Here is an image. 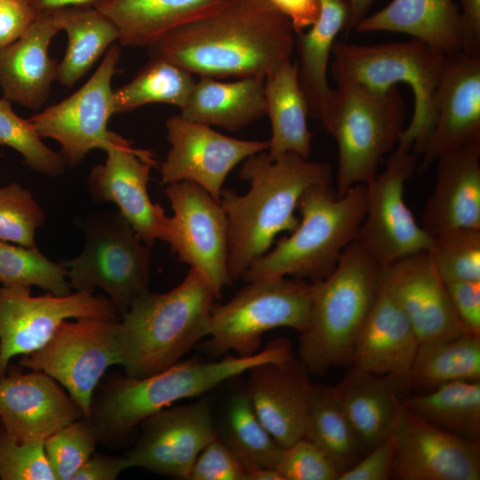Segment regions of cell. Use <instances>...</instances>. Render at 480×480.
I'll use <instances>...</instances> for the list:
<instances>
[{"label":"cell","mask_w":480,"mask_h":480,"mask_svg":"<svg viewBox=\"0 0 480 480\" xmlns=\"http://www.w3.org/2000/svg\"><path fill=\"white\" fill-rule=\"evenodd\" d=\"M295 32L270 0H230L219 11L161 36L150 57L212 78L262 77L291 60Z\"/></svg>","instance_id":"1"},{"label":"cell","mask_w":480,"mask_h":480,"mask_svg":"<svg viewBox=\"0 0 480 480\" xmlns=\"http://www.w3.org/2000/svg\"><path fill=\"white\" fill-rule=\"evenodd\" d=\"M242 163L239 178L249 183V190L239 195L223 188L220 198L228 222V268L232 281L242 279L279 234L296 228L295 211L307 189L332 182L328 164L295 153L271 159L262 151Z\"/></svg>","instance_id":"2"},{"label":"cell","mask_w":480,"mask_h":480,"mask_svg":"<svg viewBox=\"0 0 480 480\" xmlns=\"http://www.w3.org/2000/svg\"><path fill=\"white\" fill-rule=\"evenodd\" d=\"M293 356L290 342L280 338L251 356L180 360L142 378L105 374L94 391L87 420L96 428L100 443L115 447L124 444L145 419L174 403L199 396L256 364Z\"/></svg>","instance_id":"3"},{"label":"cell","mask_w":480,"mask_h":480,"mask_svg":"<svg viewBox=\"0 0 480 480\" xmlns=\"http://www.w3.org/2000/svg\"><path fill=\"white\" fill-rule=\"evenodd\" d=\"M215 299L206 277L194 268L171 291L136 298L120 317L124 374L142 378L180 362L208 336Z\"/></svg>","instance_id":"4"},{"label":"cell","mask_w":480,"mask_h":480,"mask_svg":"<svg viewBox=\"0 0 480 480\" xmlns=\"http://www.w3.org/2000/svg\"><path fill=\"white\" fill-rule=\"evenodd\" d=\"M383 267L356 241L325 278L312 283L308 321L300 332L299 360L309 373L351 364L363 324L382 286Z\"/></svg>","instance_id":"5"},{"label":"cell","mask_w":480,"mask_h":480,"mask_svg":"<svg viewBox=\"0 0 480 480\" xmlns=\"http://www.w3.org/2000/svg\"><path fill=\"white\" fill-rule=\"evenodd\" d=\"M366 197L365 185H356L343 195L332 184L309 188L299 201L296 228L252 262L242 279L293 277L316 283L325 278L356 240Z\"/></svg>","instance_id":"6"},{"label":"cell","mask_w":480,"mask_h":480,"mask_svg":"<svg viewBox=\"0 0 480 480\" xmlns=\"http://www.w3.org/2000/svg\"><path fill=\"white\" fill-rule=\"evenodd\" d=\"M445 57L413 38L372 45L337 40L330 68L337 85L356 84L388 91L396 84H407L413 96V114L396 146L421 156L434 129L436 92Z\"/></svg>","instance_id":"7"},{"label":"cell","mask_w":480,"mask_h":480,"mask_svg":"<svg viewBox=\"0 0 480 480\" xmlns=\"http://www.w3.org/2000/svg\"><path fill=\"white\" fill-rule=\"evenodd\" d=\"M404 116L396 87L376 91L341 84L332 90L318 121L337 142L339 195L367 185L377 175L384 156L397 145Z\"/></svg>","instance_id":"8"},{"label":"cell","mask_w":480,"mask_h":480,"mask_svg":"<svg viewBox=\"0 0 480 480\" xmlns=\"http://www.w3.org/2000/svg\"><path fill=\"white\" fill-rule=\"evenodd\" d=\"M246 283L228 301L212 308L204 348L213 357L229 351L251 356L260 350L267 332L288 327L300 332L307 324L312 283L293 277Z\"/></svg>","instance_id":"9"},{"label":"cell","mask_w":480,"mask_h":480,"mask_svg":"<svg viewBox=\"0 0 480 480\" xmlns=\"http://www.w3.org/2000/svg\"><path fill=\"white\" fill-rule=\"evenodd\" d=\"M84 247L62 261L76 292L102 289L120 317L148 291L151 251L118 211H105L81 220Z\"/></svg>","instance_id":"10"},{"label":"cell","mask_w":480,"mask_h":480,"mask_svg":"<svg viewBox=\"0 0 480 480\" xmlns=\"http://www.w3.org/2000/svg\"><path fill=\"white\" fill-rule=\"evenodd\" d=\"M120 318L85 316L63 321L39 349L19 364L60 383L89 419L94 391L106 372L122 363Z\"/></svg>","instance_id":"11"},{"label":"cell","mask_w":480,"mask_h":480,"mask_svg":"<svg viewBox=\"0 0 480 480\" xmlns=\"http://www.w3.org/2000/svg\"><path fill=\"white\" fill-rule=\"evenodd\" d=\"M418 156L399 147L386 167L366 186V211L356 240L382 267L428 251L433 237L406 204V181L413 175Z\"/></svg>","instance_id":"12"},{"label":"cell","mask_w":480,"mask_h":480,"mask_svg":"<svg viewBox=\"0 0 480 480\" xmlns=\"http://www.w3.org/2000/svg\"><path fill=\"white\" fill-rule=\"evenodd\" d=\"M85 316L120 318L114 303L93 291L32 296L28 286L0 285V377L13 357L39 349L63 321Z\"/></svg>","instance_id":"13"},{"label":"cell","mask_w":480,"mask_h":480,"mask_svg":"<svg viewBox=\"0 0 480 480\" xmlns=\"http://www.w3.org/2000/svg\"><path fill=\"white\" fill-rule=\"evenodd\" d=\"M120 53V48L112 44L83 86L28 118L41 138L60 145V154L67 167L78 166L92 149L105 150L112 138L114 132L108 129L114 115L111 83Z\"/></svg>","instance_id":"14"},{"label":"cell","mask_w":480,"mask_h":480,"mask_svg":"<svg viewBox=\"0 0 480 480\" xmlns=\"http://www.w3.org/2000/svg\"><path fill=\"white\" fill-rule=\"evenodd\" d=\"M165 195L173 215L164 242L180 262L199 270L220 298L233 281L228 268V222L220 201L188 180L168 184Z\"/></svg>","instance_id":"15"},{"label":"cell","mask_w":480,"mask_h":480,"mask_svg":"<svg viewBox=\"0 0 480 480\" xmlns=\"http://www.w3.org/2000/svg\"><path fill=\"white\" fill-rule=\"evenodd\" d=\"M104 151L105 163L93 166L88 177L92 199L115 204L149 247L157 240L165 241L169 217L159 204L151 201L148 191L150 171L157 165L154 154L134 148L116 132Z\"/></svg>","instance_id":"16"},{"label":"cell","mask_w":480,"mask_h":480,"mask_svg":"<svg viewBox=\"0 0 480 480\" xmlns=\"http://www.w3.org/2000/svg\"><path fill=\"white\" fill-rule=\"evenodd\" d=\"M171 148L160 165L163 184L188 180L220 201L228 173L249 156L266 151L268 140H239L180 114L165 122Z\"/></svg>","instance_id":"17"},{"label":"cell","mask_w":480,"mask_h":480,"mask_svg":"<svg viewBox=\"0 0 480 480\" xmlns=\"http://www.w3.org/2000/svg\"><path fill=\"white\" fill-rule=\"evenodd\" d=\"M124 455L129 468L188 479L202 450L218 437L208 399L170 406L145 419Z\"/></svg>","instance_id":"18"},{"label":"cell","mask_w":480,"mask_h":480,"mask_svg":"<svg viewBox=\"0 0 480 480\" xmlns=\"http://www.w3.org/2000/svg\"><path fill=\"white\" fill-rule=\"evenodd\" d=\"M396 480H479L480 441L449 434L401 404L394 428Z\"/></svg>","instance_id":"19"},{"label":"cell","mask_w":480,"mask_h":480,"mask_svg":"<svg viewBox=\"0 0 480 480\" xmlns=\"http://www.w3.org/2000/svg\"><path fill=\"white\" fill-rule=\"evenodd\" d=\"M54 379L39 370L22 372L9 364L0 377V419L19 443L44 442L61 428L84 418Z\"/></svg>","instance_id":"20"},{"label":"cell","mask_w":480,"mask_h":480,"mask_svg":"<svg viewBox=\"0 0 480 480\" xmlns=\"http://www.w3.org/2000/svg\"><path fill=\"white\" fill-rule=\"evenodd\" d=\"M480 141V53L445 57L436 92L435 124L421 155L426 171L445 151Z\"/></svg>","instance_id":"21"},{"label":"cell","mask_w":480,"mask_h":480,"mask_svg":"<svg viewBox=\"0 0 480 480\" xmlns=\"http://www.w3.org/2000/svg\"><path fill=\"white\" fill-rule=\"evenodd\" d=\"M247 372L252 406L276 443L285 448L304 437L314 384L300 361L293 356L256 364Z\"/></svg>","instance_id":"22"},{"label":"cell","mask_w":480,"mask_h":480,"mask_svg":"<svg viewBox=\"0 0 480 480\" xmlns=\"http://www.w3.org/2000/svg\"><path fill=\"white\" fill-rule=\"evenodd\" d=\"M382 284L407 316L419 342L468 332L454 313L428 251L383 267Z\"/></svg>","instance_id":"23"},{"label":"cell","mask_w":480,"mask_h":480,"mask_svg":"<svg viewBox=\"0 0 480 480\" xmlns=\"http://www.w3.org/2000/svg\"><path fill=\"white\" fill-rule=\"evenodd\" d=\"M437 164L434 189L422 227L434 238L464 228H480V141L450 149Z\"/></svg>","instance_id":"24"},{"label":"cell","mask_w":480,"mask_h":480,"mask_svg":"<svg viewBox=\"0 0 480 480\" xmlns=\"http://www.w3.org/2000/svg\"><path fill=\"white\" fill-rule=\"evenodd\" d=\"M60 31L53 12H43L15 42L0 48V88L4 97L38 110L47 101L59 61L49 55Z\"/></svg>","instance_id":"25"},{"label":"cell","mask_w":480,"mask_h":480,"mask_svg":"<svg viewBox=\"0 0 480 480\" xmlns=\"http://www.w3.org/2000/svg\"><path fill=\"white\" fill-rule=\"evenodd\" d=\"M419 343L407 316L382 284L359 332L350 365L410 385Z\"/></svg>","instance_id":"26"},{"label":"cell","mask_w":480,"mask_h":480,"mask_svg":"<svg viewBox=\"0 0 480 480\" xmlns=\"http://www.w3.org/2000/svg\"><path fill=\"white\" fill-rule=\"evenodd\" d=\"M332 388L365 454L394 431L403 401L399 395L410 385L350 365Z\"/></svg>","instance_id":"27"},{"label":"cell","mask_w":480,"mask_h":480,"mask_svg":"<svg viewBox=\"0 0 480 480\" xmlns=\"http://www.w3.org/2000/svg\"><path fill=\"white\" fill-rule=\"evenodd\" d=\"M353 29L407 35L444 56L463 49L460 12L453 0H391Z\"/></svg>","instance_id":"28"},{"label":"cell","mask_w":480,"mask_h":480,"mask_svg":"<svg viewBox=\"0 0 480 480\" xmlns=\"http://www.w3.org/2000/svg\"><path fill=\"white\" fill-rule=\"evenodd\" d=\"M230 0H99L94 7L109 18L124 46H149L161 36L204 18Z\"/></svg>","instance_id":"29"},{"label":"cell","mask_w":480,"mask_h":480,"mask_svg":"<svg viewBox=\"0 0 480 480\" xmlns=\"http://www.w3.org/2000/svg\"><path fill=\"white\" fill-rule=\"evenodd\" d=\"M319 13L306 30L295 34L293 51L299 84L306 99L309 117L318 120L332 88L327 70L339 35L349 30L347 0H317Z\"/></svg>","instance_id":"30"},{"label":"cell","mask_w":480,"mask_h":480,"mask_svg":"<svg viewBox=\"0 0 480 480\" xmlns=\"http://www.w3.org/2000/svg\"><path fill=\"white\" fill-rule=\"evenodd\" d=\"M262 77L232 82L199 76L180 115L188 120L236 132L266 115Z\"/></svg>","instance_id":"31"},{"label":"cell","mask_w":480,"mask_h":480,"mask_svg":"<svg viewBox=\"0 0 480 480\" xmlns=\"http://www.w3.org/2000/svg\"><path fill=\"white\" fill-rule=\"evenodd\" d=\"M266 114L272 134L266 150L271 159L287 153L308 158L312 134L308 126V108L299 84L295 62L285 61L264 82Z\"/></svg>","instance_id":"32"},{"label":"cell","mask_w":480,"mask_h":480,"mask_svg":"<svg viewBox=\"0 0 480 480\" xmlns=\"http://www.w3.org/2000/svg\"><path fill=\"white\" fill-rule=\"evenodd\" d=\"M68 44L58 64L56 81L74 86L101 58L119 32L113 21L95 7H70L53 12Z\"/></svg>","instance_id":"33"},{"label":"cell","mask_w":480,"mask_h":480,"mask_svg":"<svg viewBox=\"0 0 480 480\" xmlns=\"http://www.w3.org/2000/svg\"><path fill=\"white\" fill-rule=\"evenodd\" d=\"M459 380H480V335L457 336L419 343L409 376L421 393Z\"/></svg>","instance_id":"34"},{"label":"cell","mask_w":480,"mask_h":480,"mask_svg":"<svg viewBox=\"0 0 480 480\" xmlns=\"http://www.w3.org/2000/svg\"><path fill=\"white\" fill-rule=\"evenodd\" d=\"M424 421L460 438L480 441V380L452 381L403 399Z\"/></svg>","instance_id":"35"},{"label":"cell","mask_w":480,"mask_h":480,"mask_svg":"<svg viewBox=\"0 0 480 480\" xmlns=\"http://www.w3.org/2000/svg\"><path fill=\"white\" fill-rule=\"evenodd\" d=\"M304 437L327 455L340 475L364 455L332 387L314 384Z\"/></svg>","instance_id":"36"},{"label":"cell","mask_w":480,"mask_h":480,"mask_svg":"<svg viewBox=\"0 0 480 480\" xmlns=\"http://www.w3.org/2000/svg\"><path fill=\"white\" fill-rule=\"evenodd\" d=\"M217 433L246 471L276 468L284 448L257 417L246 391L230 398Z\"/></svg>","instance_id":"37"},{"label":"cell","mask_w":480,"mask_h":480,"mask_svg":"<svg viewBox=\"0 0 480 480\" xmlns=\"http://www.w3.org/2000/svg\"><path fill=\"white\" fill-rule=\"evenodd\" d=\"M194 75L167 60L150 57L136 76L114 90V114L124 113L152 103L185 105L195 85Z\"/></svg>","instance_id":"38"},{"label":"cell","mask_w":480,"mask_h":480,"mask_svg":"<svg viewBox=\"0 0 480 480\" xmlns=\"http://www.w3.org/2000/svg\"><path fill=\"white\" fill-rule=\"evenodd\" d=\"M64 263L53 262L40 251L0 241V285L38 286L57 296L72 292Z\"/></svg>","instance_id":"39"},{"label":"cell","mask_w":480,"mask_h":480,"mask_svg":"<svg viewBox=\"0 0 480 480\" xmlns=\"http://www.w3.org/2000/svg\"><path fill=\"white\" fill-rule=\"evenodd\" d=\"M0 144L18 151L23 164L36 172L57 177L67 168L61 155L42 141L34 124L18 116L4 96L0 98Z\"/></svg>","instance_id":"40"},{"label":"cell","mask_w":480,"mask_h":480,"mask_svg":"<svg viewBox=\"0 0 480 480\" xmlns=\"http://www.w3.org/2000/svg\"><path fill=\"white\" fill-rule=\"evenodd\" d=\"M428 255L444 284L480 281V228H464L433 238Z\"/></svg>","instance_id":"41"},{"label":"cell","mask_w":480,"mask_h":480,"mask_svg":"<svg viewBox=\"0 0 480 480\" xmlns=\"http://www.w3.org/2000/svg\"><path fill=\"white\" fill-rule=\"evenodd\" d=\"M100 443L92 422L82 418L61 428L46 438L44 447L56 480H73Z\"/></svg>","instance_id":"42"},{"label":"cell","mask_w":480,"mask_h":480,"mask_svg":"<svg viewBox=\"0 0 480 480\" xmlns=\"http://www.w3.org/2000/svg\"><path fill=\"white\" fill-rule=\"evenodd\" d=\"M45 213L32 193L17 182L0 187V241L36 247L35 234Z\"/></svg>","instance_id":"43"},{"label":"cell","mask_w":480,"mask_h":480,"mask_svg":"<svg viewBox=\"0 0 480 480\" xmlns=\"http://www.w3.org/2000/svg\"><path fill=\"white\" fill-rule=\"evenodd\" d=\"M1 480H56L44 442L19 443L0 425Z\"/></svg>","instance_id":"44"},{"label":"cell","mask_w":480,"mask_h":480,"mask_svg":"<svg viewBox=\"0 0 480 480\" xmlns=\"http://www.w3.org/2000/svg\"><path fill=\"white\" fill-rule=\"evenodd\" d=\"M276 468L284 480H339L340 476L327 455L305 437L283 449Z\"/></svg>","instance_id":"45"},{"label":"cell","mask_w":480,"mask_h":480,"mask_svg":"<svg viewBox=\"0 0 480 480\" xmlns=\"http://www.w3.org/2000/svg\"><path fill=\"white\" fill-rule=\"evenodd\" d=\"M246 470L217 437L196 459L188 480H244Z\"/></svg>","instance_id":"46"},{"label":"cell","mask_w":480,"mask_h":480,"mask_svg":"<svg viewBox=\"0 0 480 480\" xmlns=\"http://www.w3.org/2000/svg\"><path fill=\"white\" fill-rule=\"evenodd\" d=\"M396 456L394 431L382 442L369 450L352 468L342 473L339 480H388Z\"/></svg>","instance_id":"47"},{"label":"cell","mask_w":480,"mask_h":480,"mask_svg":"<svg viewBox=\"0 0 480 480\" xmlns=\"http://www.w3.org/2000/svg\"><path fill=\"white\" fill-rule=\"evenodd\" d=\"M444 284L454 313L464 329L480 335V281Z\"/></svg>","instance_id":"48"},{"label":"cell","mask_w":480,"mask_h":480,"mask_svg":"<svg viewBox=\"0 0 480 480\" xmlns=\"http://www.w3.org/2000/svg\"><path fill=\"white\" fill-rule=\"evenodd\" d=\"M39 15L27 0H2L0 48L21 37Z\"/></svg>","instance_id":"49"},{"label":"cell","mask_w":480,"mask_h":480,"mask_svg":"<svg viewBox=\"0 0 480 480\" xmlns=\"http://www.w3.org/2000/svg\"><path fill=\"white\" fill-rule=\"evenodd\" d=\"M129 468L125 456L93 453L80 468L73 480H115Z\"/></svg>","instance_id":"50"},{"label":"cell","mask_w":480,"mask_h":480,"mask_svg":"<svg viewBox=\"0 0 480 480\" xmlns=\"http://www.w3.org/2000/svg\"><path fill=\"white\" fill-rule=\"evenodd\" d=\"M270 2L287 18L295 34L308 28L319 13L317 0H270Z\"/></svg>","instance_id":"51"},{"label":"cell","mask_w":480,"mask_h":480,"mask_svg":"<svg viewBox=\"0 0 480 480\" xmlns=\"http://www.w3.org/2000/svg\"><path fill=\"white\" fill-rule=\"evenodd\" d=\"M463 49L480 53V0H460Z\"/></svg>","instance_id":"52"},{"label":"cell","mask_w":480,"mask_h":480,"mask_svg":"<svg viewBox=\"0 0 480 480\" xmlns=\"http://www.w3.org/2000/svg\"><path fill=\"white\" fill-rule=\"evenodd\" d=\"M37 13L70 7H94L99 0H27Z\"/></svg>","instance_id":"53"},{"label":"cell","mask_w":480,"mask_h":480,"mask_svg":"<svg viewBox=\"0 0 480 480\" xmlns=\"http://www.w3.org/2000/svg\"><path fill=\"white\" fill-rule=\"evenodd\" d=\"M349 7V30L369 14L377 0H347Z\"/></svg>","instance_id":"54"},{"label":"cell","mask_w":480,"mask_h":480,"mask_svg":"<svg viewBox=\"0 0 480 480\" xmlns=\"http://www.w3.org/2000/svg\"><path fill=\"white\" fill-rule=\"evenodd\" d=\"M244 480H284L276 468H263L246 471Z\"/></svg>","instance_id":"55"},{"label":"cell","mask_w":480,"mask_h":480,"mask_svg":"<svg viewBox=\"0 0 480 480\" xmlns=\"http://www.w3.org/2000/svg\"><path fill=\"white\" fill-rule=\"evenodd\" d=\"M0 425H2V421H1V419H0Z\"/></svg>","instance_id":"56"},{"label":"cell","mask_w":480,"mask_h":480,"mask_svg":"<svg viewBox=\"0 0 480 480\" xmlns=\"http://www.w3.org/2000/svg\"><path fill=\"white\" fill-rule=\"evenodd\" d=\"M2 155L1 151H0V156Z\"/></svg>","instance_id":"57"},{"label":"cell","mask_w":480,"mask_h":480,"mask_svg":"<svg viewBox=\"0 0 480 480\" xmlns=\"http://www.w3.org/2000/svg\"><path fill=\"white\" fill-rule=\"evenodd\" d=\"M2 0H0V3H1Z\"/></svg>","instance_id":"58"}]
</instances>
